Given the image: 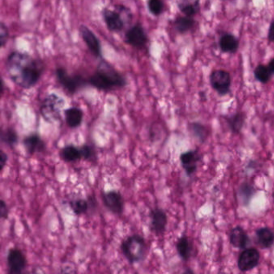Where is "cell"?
<instances>
[{"instance_id":"6da1fadb","label":"cell","mask_w":274,"mask_h":274,"mask_svg":"<svg viewBox=\"0 0 274 274\" xmlns=\"http://www.w3.org/2000/svg\"><path fill=\"white\" fill-rule=\"evenodd\" d=\"M8 75L16 86L23 89L34 87L44 71L42 61L21 51H12L6 61Z\"/></svg>"},{"instance_id":"7a4b0ae2","label":"cell","mask_w":274,"mask_h":274,"mask_svg":"<svg viewBox=\"0 0 274 274\" xmlns=\"http://www.w3.org/2000/svg\"><path fill=\"white\" fill-rule=\"evenodd\" d=\"M89 84L101 91L121 89L127 84L125 76L105 61H101L97 70L88 80Z\"/></svg>"},{"instance_id":"3957f363","label":"cell","mask_w":274,"mask_h":274,"mask_svg":"<svg viewBox=\"0 0 274 274\" xmlns=\"http://www.w3.org/2000/svg\"><path fill=\"white\" fill-rule=\"evenodd\" d=\"M121 251L130 265L139 264L146 259L148 253L147 240L139 234L127 236L122 240Z\"/></svg>"},{"instance_id":"277c9868","label":"cell","mask_w":274,"mask_h":274,"mask_svg":"<svg viewBox=\"0 0 274 274\" xmlns=\"http://www.w3.org/2000/svg\"><path fill=\"white\" fill-rule=\"evenodd\" d=\"M65 105V100L56 94H51L44 98L40 105V113L44 120L52 123L61 118V113Z\"/></svg>"},{"instance_id":"5b68a950","label":"cell","mask_w":274,"mask_h":274,"mask_svg":"<svg viewBox=\"0 0 274 274\" xmlns=\"http://www.w3.org/2000/svg\"><path fill=\"white\" fill-rule=\"evenodd\" d=\"M56 75L60 84L70 94H76L80 89L89 83L88 80L80 75L69 74L66 69L62 67L57 69Z\"/></svg>"},{"instance_id":"8992f818","label":"cell","mask_w":274,"mask_h":274,"mask_svg":"<svg viewBox=\"0 0 274 274\" xmlns=\"http://www.w3.org/2000/svg\"><path fill=\"white\" fill-rule=\"evenodd\" d=\"M7 264L8 274H21L27 267V258L21 250L12 248L8 253Z\"/></svg>"},{"instance_id":"52a82bcc","label":"cell","mask_w":274,"mask_h":274,"mask_svg":"<svg viewBox=\"0 0 274 274\" xmlns=\"http://www.w3.org/2000/svg\"><path fill=\"white\" fill-rule=\"evenodd\" d=\"M261 259V255L256 248H246L240 253L238 257L239 269L241 272H249L258 266Z\"/></svg>"},{"instance_id":"ba28073f","label":"cell","mask_w":274,"mask_h":274,"mask_svg":"<svg viewBox=\"0 0 274 274\" xmlns=\"http://www.w3.org/2000/svg\"><path fill=\"white\" fill-rule=\"evenodd\" d=\"M103 204L108 211L117 215L123 213L125 201L123 196L117 190H108L101 193Z\"/></svg>"},{"instance_id":"9c48e42d","label":"cell","mask_w":274,"mask_h":274,"mask_svg":"<svg viewBox=\"0 0 274 274\" xmlns=\"http://www.w3.org/2000/svg\"><path fill=\"white\" fill-rule=\"evenodd\" d=\"M210 83L221 96L226 95L230 92L231 76L227 71H213L210 75Z\"/></svg>"},{"instance_id":"30bf717a","label":"cell","mask_w":274,"mask_h":274,"mask_svg":"<svg viewBox=\"0 0 274 274\" xmlns=\"http://www.w3.org/2000/svg\"><path fill=\"white\" fill-rule=\"evenodd\" d=\"M125 37L128 44H130V46L138 49L144 48L148 42V36L145 32L143 25L139 23L132 26L126 32Z\"/></svg>"},{"instance_id":"8fae6325","label":"cell","mask_w":274,"mask_h":274,"mask_svg":"<svg viewBox=\"0 0 274 274\" xmlns=\"http://www.w3.org/2000/svg\"><path fill=\"white\" fill-rule=\"evenodd\" d=\"M103 19L108 30L113 33H119L124 28V19L121 10L115 6V10L105 8L102 10Z\"/></svg>"},{"instance_id":"7c38bea8","label":"cell","mask_w":274,"mask_h":274,"mask_svg":"<svg viewBox=\"0 0 274 274\" xmlns=\"http://www.w3.org/2000/svg\"><path fill=\"white\" fill-rule=\"evenodd\" d=\"M201 154L196 150H190L182 153L179 159H180L182 168L188 176H191L196 173L198 169V163L201 161Z\"/></svg>"},{"instance_id":"4fadbf2b","label":"cell","mask_w":274,"mask_h":274,"mask_svg":"<svg viewBox=\"0 0 274 274\" xmlns=\"http://www.w3.org/2000/svg\"><path fill=\"white\" fill-rule=\"evenodd\" d=\"M80 34L91 53L95 56L96 58H101L102 50L101 42L94 32L86 27V25H81L80 27Z\"/></svg>"},{"instance_id":"5bb4252c","label":"cell","mask_w":274,"mask_h":274,"mask_svg":"<svg viewBox=\"0 0 274 274\" xmlns=\"http://www.w3.org/2000/svg\"><path fill=\"white\" fill-rule=\"evenodd\" d=\"M150 217L151 230L156 235L163 234L168 225V215L166 211L159 208H154L151 211Z\"/></svg>"},{"instance_id":"9a60e30c","label":"cell","mask_w":274,"mask_h":274,"mask_svg":"<svg viewBox=\"0 0 274 274\" xmlns=\"http://www.w3.org/2000/svg\"><path fill=\"white\" fill-rule=\"evenodd\" d=\"M23 144L27 152L31 155L45 151V143L37 133H30L29 135L24 137Z\"/></svg>"},{"instance_id":"2e32d148","label":"cell","mask_w":274,"mask_h":274,"mask_svg":"<svg viewBox=\"0 0 274 274\" xmlns=\"http://www.w3.org/2000/svg\"><path fill=\"white\" fill-rule=\"evenodd\" d=\"M229 241L236 249L244 250L250 244V237L242 227L236 226L230 231Z\"/></svg>"},{"instance_id":"e0dca14e","label":"cell","mask_w":274,"mask_h":274,"mask_svg":"<svg viewBox=\"0 0 274 274\" xmlns=\"http://www.w3.org/2000/svg\"><path fill=\"white\" fill-rule=\"evenodd\" d=\"M65 122L71 129H76L81 125L84 118V112L78 107H70L65 111Z\"/></svg>"},{"instance_id":"ac0fdd59","label":"cell","mask_w":274,"mask_h":274,"mask_svg":"<svg viewBox=\"0 0 274 274\" xmlns=\"http://www.w3.org/2000/svg\"><path fill=\"white\" fill-rule=\"evenodd\" d=\"M257 243L264 250L270 249L274 244V232L268 227L260 228L256 231Z\"/></svg>"},{"instance_id":"d6986e66","label":"cell","mask_w":274,"mask_h":274,"mask_svg":"<svg viewBox=\"0 0 274 274\" xmlns=\"http://www.w3.org/2000/svg\"><path fill=\"white\" fill-rule=\"evenodd\" d=\"M193 244L187 236H181L176 243L178 255L184 261H188L193 254Z\"/></svg>"},{"instance_id":"ffe728a7","label":"cell","mask_w":274,"mask_h":274,"mask_svg":"<svg viewBox=\"0 0 274 274\" xmlns=\"http://www.w3.org/2000/svg\"><path fill=\"white\" fill-rule=\"evenodd\" d=\"M246 115L244 112H237L226 118V122L229 125L231 131L236 134L241 132L245 123Z\"/></svg>"},{"instance_id":"44dd1931","label":"cell","mask_w":274,"mask_h":274,"mask_svg":"<svg viewBox=\"0 0 274 274\" xmlns=\"http://www.w3.org/2000/svg\"><path fill=\"white\" fill-rule=\"evenodd\" d=\"M178 8L183 15L193 17L200 10V0H176Z\"/></svg>"},{"instance_id":"7402d4cb","label":"cell","mask_w":274,"mask_h":274,"mask_svg":"<svg viewBox=\"0 0 274 274\" xmlns=\"http://www.w3.org/2000/svg\"><path fill=\"white\" fill-rule=\"evenodd\" d=\"M60 156L65 162H77L82 158L80 148L75 147L74 145H67L61 149Z\"/></svg>"},{"instance_id":"603a6c76","label":"cell","mask_w":274,"mask_h":274,"mask_svg":"<svg viewBox=\"0 0 274 274\" xmlns=\"http://www.w3.org/2000/svg\"><path fill=\"white\" fill-rule=\"evenodd\" d=\"M256 193H257V190L253 185L250 184L247 182L241 183L238 188V197L242 205L244 206V207L250 205Z\"/></svg>"},{"instance_id":"cb8c5ba5","label":"cell","mask_w":274,"mask_h":274,"mask_svg":"<svg viewBox=\"0 0 274 274\" xmlns=\"http://www.w3.org/2000/svg\"><path fill=\"white\" fill-rule=\"evenodd\" d=\"M220 47L224 52L234 53L238 49L239 41L233 35L225 34L220 40Z\"/></svg>"},{"instance_id":"d4e9b609","label":"cell","mask_w":274,"mask_h":274,"mask_svg":"<svg viewBox=\"0 0 274 274\" xmlns=\"http://www.w3.org/2000/svg\"><path fill=\"white\" fill-rule=\"evenodd\" d=\"M190 133L196 138L200 143H204L209 136V129L200 122H193L189 125Z\"/></svg>"},{"instance_id":"484cf974","label":"cell","mask_w":274,"mask_h":274,"mask_svg":"<svg viewBox=\"0 0 274 274\" xmlns=\"http://www.w3.org/2000/svg\"><path fill=\"white\" fill-rule=\"evenodd\" d=\"M194 19L189 16H179L174 21V28L179 33H185L195 26Z\"/></svg>"},{"instance_id":"4316f807","label":"cell","mask_w":274,"mask_h":274,"mask_svg":"<svg viewBox=\"0 0 274 274\" xmlns=\"http://www.w3.org/2000/svg\"><path fill=\"white\" fill-rule=\"evenodd\" d=\"M69 206L73 213L77 216L87 213L89 210L91 209L90 201L84 199H75L71 200Z\"/></svg>"},{"instance_id":"83f0119b","label":"cell","mask_w":274,"mask_h":274,"mask_svg":"<svg viewBox=\"0 0 274 274\" xmlns=\"http://www.w3.org/2000/svg\"><path fill=\"white\" fill-rule=\"evenodd\" d=\"M1 140L7 146L11 147V148H13L19 141L17 132L15 131L14 128L11 127L8 128L6 130H2V132H1Z\"/></svg>"},{"instance_id":"f1b7e54d","label":"cell","mask_w":274,"mask_h":274,"mask_svg":"<svg viewBox=\"0 0 274 274\" xmlns=\"http://www.w3.org/2000/svg\"><path fill=\"white\" fill-rule=\"evenodd\" d=\"M272 75L268 66H265V65H259L254 70V76H255L256 79L263 84L268 83L270 80Z\"/></svg>"},{"instance_id":"f546056e","label":"cell","mask_w":274,"mask_h":274,"mask_svg":"<svg viewBox=\"0 0 274 274\" xmlns=\"http://www.w3.org/2000/svg\"><path fill=\"white\" fill-rule=\"evenodd\" d=\"M80 153H81L82 158L86 161H94L97 158L96 150L94 146L90 144L82 145L80 147Z\"/></svg>"},{"instance_id":"4dcf8cb0","label":"cell","mask_w":274,"mask_h":274,"mask_svg":"<svg viewBox=\"0 0 274 274\" xmlns=\"http://www.w3.org/2000/svg\"><path fill=\"white\" fill-rule=\"evenodd\" d=\"M149 12L154 16H158L163 12L164 4L162 0H148Z\"/></svg>"},{"instance_id":"1f68e13d","label":"cell","mask_w":274,"mask_h":274,"mask_svg":"<svg viewBox=\"0 0 274 274\" xmlns=\"http://www.w3.org/2000/svg\"><path fill=\"white\" fill-rule=\"evenodd\" d=\"M8 36H9V32H8V27L4 22H2L1 27H0V45H1V48H4L6 45Z\"/></svg>"},{"instance_id":"d6a6232c","label":"cell","mask_w":274,"mask_h":274,"mask_svg":"<svg viewBox=\"0 0 274 274\" xmlns=\"http://www.w3.org/2000/svg\"><path fill=\"white\" fill-rule=\"evenodd\" d=\"M9 215V210H8V206L4 200H1L0 202V216L1 219L7 220Z\"/></svg>"},{"instance_id":"836d02e7","label":"cell","mask_w":274,"mask_h":274,"mask_svg":"<svg viewBox=\"0 0 274 274\" xmlns=\"http://www.w3.org/2000/svg\"><path fill=\"white\" fill-rule=\"evenodd\" d=\"M8 161V155L4 151H0V170L1 172L4 171Z\"/></svg>"},{"instance_id":"e575fe53","label":"cell","mask_w":274,"mask_h":274,"mask_svg":"<svg viewBox=\"0 0 274 274\" xmlns=\"http://www.w3.org/2000/svg\"><path fill=\"white\" fill-rule=\"evenodd\" d=\"M268 39L270 42H274V20L271 23L268 30Z\"/></svg>"},{"instance_id":"d590c367","label":"cell","mask_w":274,"mask_h":274,"mask_svg":"<svg viewBox=\"0 0 274 274\" xmlns=\"http://www.w3.org/2000/svg\"><path fill=\"white\" fill-rule=\"evenodd\" d=\"M268 69H269V71H270L271 73H272V75H274V58L269 61V63H268Z\"/></svg>"},{"instance_id":"8d00e7d4","label":"cell","mask_w":274,"mask_h":274,"mask_svg":"<svg viewBox=\"0 0 274 274\" xmlns=\"http://www.w3.org/2000/svg\"><path fill=\"white\" fill-rule=\"evenodd\" d=\"M185 273H193V271L190 269H187V270L184 271Z\"/></svg>"}]
</instances>
